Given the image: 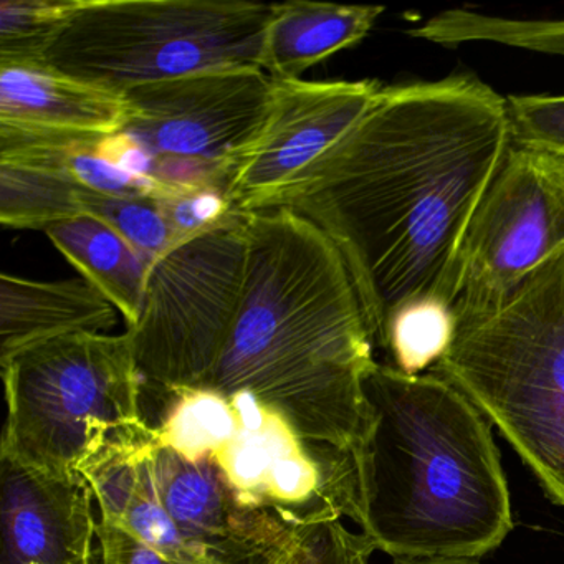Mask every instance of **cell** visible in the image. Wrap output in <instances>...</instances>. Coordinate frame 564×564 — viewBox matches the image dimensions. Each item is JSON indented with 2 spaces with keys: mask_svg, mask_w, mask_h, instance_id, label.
Listing matches in <instances>:
<instances>
[{
  "mask_svg": "<svg viewBox=\"0 0 564 564\" xmlns=\"http://www.w3.org/2000/svg\"><path fill=\"white\" fill-rule=\"evenodd\" d=\"M511 143L507 100L475 75L384 87L267 209L286 207L335 243L379 348L409 306L454 313L468 227Z\"/></svg>",
  "mask_w": 564,
  "mask_h": 564,
  "instance_id": "1",
  "label": "cell"
},
{
  "mask_svg": "<svg viewBox=\"0 0 564 564\" xmlns=\"http://www.w3.org/2000/svg\"><path fill=\"white\" fill-rule=\"evenodd\" d=\"M246 226L239 313L213 375L191 391L249 395L303 441L352 451L362 379L378 361L345 260L286 207L247 213Z\"/></svg>",
  "mask_w": 564,
  "mask_h": 564,
  "instance_id": "2",
  "label": "cell"
},
{
  "mask_svg": "<svg viewBox=\"0 0 564 564\" xmlns=\"http://www.w3.org/2000/svg\"><path fill=\"white\" fill-rule=\"evenodd\" d=\"M352 447L358 524L394 560H478L513 528L500 452L484 412L437 371L376 362L362 379Z\"/></svg>",
  "mask_w": 564,
  "mask_h": 564,
  "instance_id": "3",
  "label": "cell"
},
{
  "mask_svg": "<svg viewBox=\"0 0 564 564\" xmlns=\"http://www.w3.org/2000/svg\"><path fill=\"white\" fill-rule=\"evenodd\" d=\"M0 369L8 401L0 452L31 467L87 480L158 438L128 333L62 336Z\"/></svg>",
  "mask_w": 564,
  "mask_h": 564,
  "instance_id": "4",
  "label": "cell"
},
{
  "mask_svg": "<svg viewBox=\"0 0 564 564\" xmlns=\"http://www.w3.org/2000/svg\"><path fill=\"white\" fill-rule=\"evenodd\" d=\"M432 371L454 382L497 425L564 507V253L497 312L455 329Z\"/></svg>",
  "mask_w": 564,
  "mask_h": 564,
  "instance_id": "5",
  "label": "cell"
},
{
  "mask_svg": "<svg viewBox=\"0 0 564 564\" xmlns=\"http://www.w3.org/2000/svg\"><path fill=\"white\" fill-rule=\"evenodd\" d=\"M87 481L101 518L184 563L260 564L299 528L242 490L213 451H184L160 434Z\"/></svg>",
  "mask_w": 564,
  "mask_h": 564,
  "instance_id": "6",
  "label": "cell"
},
{
  "mask_svg": "<svg viewBox=\"0 0 564 564\" xmlns=\"http://www.w3.org/2000/svg\"><path fill=\"white\" fill-rule=\"evenodd\" d=\"M275 4L223 0H80L44 64L123 94L217 68H262Z\"/></svg>",
  "mask_w": 564,
  "mask_h": 564,
  "instance_id": "7",
  "label": "cell"
},
{
  "mask_svg": "<svg viewBox=\"0 0 564 564\" xmlns=\"http://www.w3.org/2000/svg\"><path fill=\"white\" fill-rule=\"evenodd\" d=\"M164 437L184 451H213L242 490L295 527L358 521L352 451L312 444L249 395L186 391L171 404Z\"/></svg>",
  "mask_w": 564,
  "mask_h": 564,
  "instance_id": "8",
  "label": "cell"
},
{
  "mask_svg": "<svg viewBox=\"0 0 564 564\" xmlns=\"http://www.w3.org/2000/svg\"><path fill=\"white\" fill-rule=\"evenodd\" d=\"M246 267L243 213L154 263L140 322L127 332L144 384L170 395L209 379L239 313Z\"/></svg>",
  "mask_w": 564,
  "mask_h": 564,
  "instance_id": "9",
  "label": "cell"
},
{
  "mask_svg": "<svg viewBox=\"0 0 564 564\" xmlns=\"http://www.w3.org/2000/svg\"><path fill=\"white\" fill-rule=\"evenodd\" d=\"M564 253V156L511 143L462 247L455 329L497 312Z\"/></svg>",
  "mask_w": 564,
  "mask_h": 564,
  "instance_id": "10",
  "label": "cell"
},
{
  "mask_svg": "<svg viewBox=\"0 0 564 564\" xmlns=\"http://www.w3.org/2000/svg\"><path fill=\"white\" fill-rule=\"evenodd\" d=\"M124 131L163 160L230 167L262 133L275 80L262 68H217L123 91Z\"/></svg>",
  "mask_w": 564,
  "mask_h": 564,
  "instance_id": "11",
  "label": "cell"
},
{
  "mask_svg": "<svg viewBox=\"0 0 564 564\" xmlns=\"http://www.w3.org/2000/svg\"><path fill=\"white\" fill-rule=\"evenodd\" d=\"M382 88L376 80H275L262 133L227 176L237 213L267 209L368 113Z\"/></svg>",
  "mask_w": 564,
  "mask_h": 564,
  "instance_id": "12",
  "label": "cell"
},
{
  "mask_svg": "<svg viewBox=\"0 0 564 564\" xmlns=\"http://www.w3.org/2000/svg\"><path fill=\"white\" fill-rule=\"evenodd\" d=\"M95 508L85 478L0 452V564H100Z\"/></svg>",
  "mask_w": 564,
  "mask_h": 564,
  "instance_id": "13",
  "label": "cell"
},
{
  "mask_svg": "<svg viewBox=\"0 0 564 564\" xmlns=\"http://www.w3.org/2000/svg\"><path fill=\"white\" fill-rule=\"evenodd\" d=\"M123 94L45 64L0 65V131L45 141H100L124 131Z\"/></svg>",
  "mask_w": 564,
  "mask_h": 564,
  "instance_id": "14",
  "label": "cell"
},
{
  "mask_svg": "<svg viewBox=\"0 0 564 564\" xmlns=\"http://www.w3.org/2000/svg\"><path fill=\"white\" fill-rule=\"evenodd\" d=\"M118 310L84 279L39 282L0 273V365L19 352L78 333H104Z\"/></svg>",
  "mask_w": 564,
  "mask_h": 564,
  "instance_id": "15",
  "label": "cell"
},
{
  "mask_svg": "<svg viewBox=\"0 0 564 564\" xmlns=\"http://www.w3.org/2000/svg\"><path fill=\"white\" fill-rule=\"evenodd\" d=\"M382 12L381 6L275 4L263 42L262 70L273 80H300L319 62L365 41Z\"/></svg>",
  "mask_w": 564,
  "mask_h": 564,
  "instance_id": "16",
  "label": "cell"
},
{
  "mask_svg": "<svg viewBox=\"0 0 564 564\" xmlns=\"http://www.w3.org/2000/svg\"><path fill=\"white\" fill-rule=\"evenodd\" d=\"M82 279L118 310L128 328L140 322L153 263L113 227L91 214L45 230Z\"/></svg>",
  "mask_w": 564,
  "mask_h": 564,
  "instance_id": "17",
  "label": "cell"
},
{
  "mask_svg": "<svg viewBox=\"0 0 564 564\" xmlns=\"http://www.w3.org/2000/svg\"><path fill=\"white\" fill-rule=\"evenodd\" d=\"M85 189L57 167L0 158V223L42 229L87 214Z\"/></svg>",
  "mask_w": 564,
  "mask_h": 564,
  "instance_id": "18",
  "label": "cell"
},
{
  "mask_svg": "<svg viewBox=\"0 0 564 564\" xmlns=\"http://www.w3.org/2000/svg\"><path fill=\"white\" fill-rule=\"evenodd\" d=\"M80 0H2L0 65L44 64Z\"/></svg>",
  "mask_w": 564,
  "mask_h": 564,
  "instance_id": "19",
  "label": "cell"
},
{
  "mask_svg": "<svg viewBox=\"0 0 564 564\" xmlns=\"http://www.w3.org/2000/svg\"><path fill=\"white\" fill-rule=\"evenodd\" d=\"M455 336L454 313L442 303L409 306L394 316L379 348L388 365L404 375L432 371L451 348Z\"/></svg>",
  "mask_w": 564,
  "mask_h": 564,
  "instance_id": "20",
  "label": "cell"
},
{
  "mask_svg": "<svg viewBox=\"0 0 564 564\" xmlns=\"http://www.w3.org/2000/svg\"><path fill=\"white\" fill-rule=\"evenodd\" d=\"M84 204L87 214L113 227L153 265L187 242L167 223L158 197L104 196L85 189Z\"/></svg>",
  "mask_w": 564,
  "mask_h": 564,
  "instance_id": "21",
  "label": "cell"
},
{
  "mask_svg": "<svg viewBox=\"0 0 564 564\" xmlns=\"http://www.w3.org/2000/svg\"><path fill=\"white\" fill-rule=\"evenodd\" d=\"M372 551L365 534L333 518L300 524L290 543L260 564H369Z\"/></svg>",
  "mask_w": 564,
  "mask_h": 564,
  "instance_id": "22",
  "label": "cell"
},
{
  "mask_svg": "<svg viewBox=\"0 0 564 564\" xmlns=\"http://www.w3.org/2000/svg\"><path fill=\"white\" fill-rule=\"evenodd\" d=\"M158 203L170 226L184 240L196 239L239 214L224 184L167 189L158 196Z\"/></svg>",
  "mask_w": 564,
  "mask_h": 564,
  "instance_id": "23",
  "label": "cell"
},
{
  "mask_svg": "<svg viewBox=\"0 0 564 564\" xmlns=\"http://www.w3.org/2000/svg\"><path fill=\"white\" fill-rule=\"evenodd\" d=\"M511 140L564 156V95L507 98Z\"/></svg>",
  "mask_w": 564,
  "mask_h": 564,
  "instance_id": "24",
  "label": "cell"
},
{
  "mask_svg": "<svg viewBox=\"0 0 564 564\" xmlns=\"http://www.w3.org/2000/svg\"><path fill=\"white\" fill-rule=\"evenodd\" d=\"M100 564H189L174 560L98 514Z\"/></svg>",
  "mask_w": 564,
  "mask_h": 564,
  "instance_id": "25",
  "label": "cell"
},
{
  "mask_svg": "<svg viewBox=\"0 0 564 564\" xmlns=\"http://www.w3.org/2000/svg\"><path fill=\"white\" fill-rule=\"evenodd\" d=\"M97 154L128 173L153 177L156 156L127 131L104 138L97 144Z\"/></svg>",
  "mask_w": 564,
  "mask_h": 564,
  "instance_id": "26",
  "label": "cell"
},
{
  "mask_svg": "<svg viewBox=\"0 0 564 564\" xmlns=\"http://www.w3.org/2000/svg\"><path fill=\"white\" fill-rule=\"evenodd\" d=\"M394 564H480L477 560H394Z\"/></svg>",
  "mask_w": 564,
  "mask_h": 564,
  "instance_id": "27",
  "label": "cell"
}]
</instances>
